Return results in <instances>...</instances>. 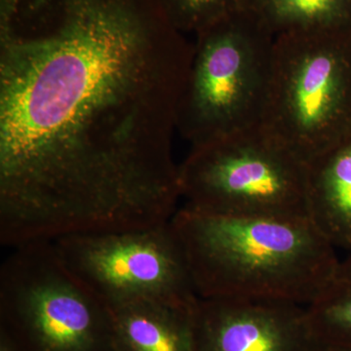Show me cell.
<instances>
[{"label":"cell","mask_w":351,"mask_h":351,"mask_svg":"<svg viewBox=\"0 0 351 351\" xmlns=\"http://www.w3.org/2000/svg\"><path fill=\"white\" fill-rule=\"evenodd\" d=\"M195 351H315L307 306L276 300L198 298Z\"/></svg>","instance_id":"ba28073f"},{"label":"cell","mask_w":351,"mask_h":351,"mask_svg":"<svg viewBox=\"0 0 351 351\" xmlns=\"http://www.w3.org/2000/svg\"><path fill=\"white\" fill-rule=\"evenodd\" d=\"M195 304L140 301L110 308L117 351H195Z\"/></svg>","instance_id":"30bf717a"},{"label":"cell","mask_w":351,"mask_h":351,"mask_svg":"<svg viewBox=\"0 0 351 351\" xmlns=\"http://www.w3.org/2000/svg\"><path fill=\"white\" fill-rule=\"evenodd\" d=\"M252 9L276 36L343 27L348 0H258Z\"/></svg>","instance_id":"7c38bea8"},{"label":"cell","mask_w":351,"mask_h":351,"mask_svg":"<svg viewBox=\"0 0 351 351\" xmlns=\"http://www.w3.org/2000/svg\"><path fill=\"white\" fill-rule=\"evenodd\" d=\"M171 223L199 298L308 306L341 260L309 218L221 216L184 206Z\"/></svg>","instance_id":"7a4b0ae2"},{"label":"cell","mask_w":351,"mask_h":351,"mask_svg":"<svg viewBox=\"0 0 351 351\" xmlns=\"http://www.w3.org/2000/svg\"><path fill=\"white\" fill-rule=\"evenodd\" d=\"M166 13L182 34H198L243 8L240 0H161Z\"/></svg>","instance_id":"4fadbf2b"},{"label":"cell","mask_w":351,"mask_h":351,"mask_svg":"<svg viewBox=\"0 0 351 351\" xmlns=\"http://www.w3.org/2000/svg\"><path fill=\"white\" fill-rule=\"evenodd\" d=\"M307 311L321 343L351 351V254L339 260Z\"/></svg>","instance_id":"8fae6325"},{"label":"cell","mask_w":351,"mask_h":351,"mask_svg":"<svg viewBox=\"0 0 351 351\" xmlns=\"http://www.w3.org/2000/svg\"><path fill=\"white\" fill-rule=\"evenodd\" d=\"M315 351H350L343 350V348H335V346L324 345V343H321L319 348H317Z\"/></svg>","instance_id":"9a60e30c"},{"label":"cell","mask_w":351,"mask_h":351,"mask_svg":"<svg viewBox=\"0 0 351 351\" xmlns=\"http://www.w3.org/2000/svg\"><path fill=\"white\" fill-rule=\"evenodd\" d=\"M241 5L243 8L252 9L257 3L258 0H240Z\"/></svg>","instance_id":"2e32d148"},{"label":"cell","mask_w":351,"mask_h":351,"mask_svg":"<svg viewBox=\"0 0 351 351\" xmlns=\"http://www.w3.org/2000/svg\"><path fill=\"white\" fill-rule=\"evenodd\" d=\"M274 43L253 9H237L195 34L177 117L191 147L263 125Z\"/></svg>","instance_id":"3957f363"},{"label":"cell","mask_w":351,"mask_h":351,"mask_svg":"<svg viewBox=\"0 0 351 351\" xmlns=\"http://www.w3.org/2000/svg\"><path fill=\"white\" fill-rule=\"evenodd\" d=\"M307 163L263 126L191 147L179 166L184 207L232 217L308 218Z\"/></svg>","instance_id":"277c9868"},{"label":"cell","mask_w":351,"mask_h":351,"mask_svg":"<svg viewBox=\"0 0 351 351\" xmlns=\"http://www.w3.org/2000/svg\"><path fill=\"white\" fill-rule=\"evenodd\" d=\"M0 351H19L13 341H11L5 334H2L1 346H0Z\"/></svg>","instance_id":"5bb4252c"},{"label":"cell","mask_w":351,"mask_h":351,"mask_svg":"<svg viewBox=\"0 0 351 351\" xmlns=\"http://www.w3.org/2000/svg\"><path fill=\"white\" fill-rule=\"evenodd\" d=\"M0 307L32 351H117L112 309L66 269L50 240L13 247L0 269Z\"/></svg>","instance_id":"8992f818"},{"label":"cell","mask_w":351,"mask_h":351,"mask_svg":"<svg viewBox=\"0 0 351 351\" xmlns=\"http://www.w3.org/2000/svg\"><path fill=\"white\" fill-rule=\"evenodd\" d=\"M193 54L161 0H0L1 244L170 221Z\"/></svg>","instance_id":"6da1fadb"},{"label":"cell","mask_w":351,"mask_h":351,"mask_svg":"<svg viewBox=\"0 0 351 351\" xmlns=\"http://www.w3.org/2000/svg\"><path fill=\"white\" fill-rule=\"evenodd\" d=\"M346 54L341 27L274 36L262 126L306 163L348 134Z\"/></svg>","instance_id":"5b68a950"},{"label":"cell","mask_w":351,"mask_h":351,"mask_svg":"<svg viewBox=\"0 0 351 351\" xmlns=\"http://www.w3.org/2000/svg\"><path fill=\"white\" fill-rule=\"evenodd\" d=\"M66 269L110 308L140 301L195 304L186 256L171 219L113 232L50 240Z\"/></svg>","instance_id":"52a82bcc"},{"label":"cell","mask_w":351,"mask_h":351,"mask_svg":"<svg viewBox=\"0 0 351 351\" xmlns=\"http://www.w3.org/2000/svg\"><path fill=\"white\" fill-rule=\"evenodd\" d=\"M307 216L337 251L351 254V136L307 161Z\"/></svg>","instance_id":"9c48e42d"}]
</instances>
